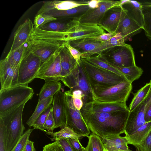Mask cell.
I'll use <instances>...</instances> for the list:
<instances>
[{
  "label": "cell",
  "mask_w": 151,
  "mask_h": 151,
  "mask_svg": "<svg viewBox=\"0 0 151 151\" xmlns=\"http://www.w3.org/2000/svg\"><path fill=\"white\" fill-rule=\"evenodd\" d=\"M82 116L90 130L101 138L124 133L128 109L111 113L92 112L83 109Z\"/></svg>",
  "instance_id": "1"
},
{
  "label": "cell",
  "mask_w": 151,
  "mask_h": 151,
  "mask_svg": "<svg viewBox=\"0 0 151 151\" xmlns=\"http://www.w3.org/2000/svg\"><path fill=\"white\" fill-rule=\"evenodd\" d=\"M67 33L34 27L27 42V50L39 57L41 64L56 51L65 46Z\"/></svg>",
  "instance_id": "2"
},
{
  "label": "cell",
  "mask_w": 151,
  "mask_h": 151,
  "mask_svg": "<svg viewBox=\"0 0 151 151\" xmlns=\"http://www.w3.org/2000/svg\"><path fill=\"white\" fill-rule=\"evenodd\" d=\"M80 63L87 77L91 88L113 86L123 81L125 78L110 71L92 64L80 58Z\"/></svg>",
  "instance_id": "3"
},
{
  "label": "cell",
  "mask_w": 151,
  "mask_h": 151,
  "mask_svg": "<svg viewBox=\"0 0 151 151\" xmlns=\"http://www.w3.org/2000/svg\"><path fill=\"white\" fill-rule=\"evenodd\" d=\"M26 103L4 113L0 114L6 129L8 151H11L24 133L25 127L22 122V113Z\"/></svg>",
  "instance_id": "4"
},
{
  "label": "cell",
  "mask_w": 151,
  "mask_h": 151,
  "mask_svg": "<svg viewBox=\"0 0 151 151\" xmlns=\"http://www.w3.org/2000/svg\"><path fill=\"white\" fill-rule=\"evenodd\" d=\"M34 90L28 86L18 85L0 91V114L16 108L31 99Z\"/></svg>",
  "instance_id": "5"
},
{
  "label": "cell",
  "mask_w": 151,
  "mask_h": 151,
  "mask_svg": "<svg viewBox=\"0 0 151 151\" xmlns=\"http://www.w3.org/2000/svg\"><path fill=\"white\" fill-rule=\"evenodd\" d=\"M132 83L125 81L110 87L91 88L93 100L101 102L126 103L132 89Z\"/></svg>",
  "instance_id": "6"
},
{
  "label": "cell",
  "mask_w": 151,
  "mask_h": 151,
  "mask_svg": "<svg viewBox=\"0 0 151 151\" xmlns=\"http://www.w3.org/2000/svg\"><path fill=\"white\" fill-rule=\"evenodd\" d=\"M100 58L110 65L121 67L136 66L134 53L131 46H116L102 52Z\"/></svg>",
  "instance_id": "7"
},
{
  "label": "cell",
  "mask_w": 151,
  "mask_h": 151,
  "mask_svg": "<svg viewBox=\"0 0 151 151\" xmlns=\"http://www.w3.org/2000/svg\"><path fill=\"white\" fill-rule=\"evenodd\" d=\"M66 116V126L73 130L76 133L84 137H87L90 133L81 115L80 111L74 106L73 97L70 91L64 93Z\"/></svg>",
  "instance_id": "8"
},
{
  "label": "cell",
  "mask_w": 151,
  "mask_h": 151,
  "mask_svg": "<svg viewBox=\"0 0 151 151\" xmlns=\"http://www.w3.org/2000/svg\"><path fill=\"white\" fill-rule=\"evenodd\" d=\"M61 81L70 88V91L80 90L83 92L85 95L84 104L93 100L89 82L80 63L69 75Z\"/></svg>",
  "instance_id": "9"
},
{
  "label": "cell",
  "mask_w": 151,
  "mask_h": 151,
  "mask_svg": "<svg viewBox=\"0 0 151 151\" xmlns=\"http://www.w3.org/2000/svg\"><path fill=\"white\" fill-rule=\"evenodd\" d=\"M41 64L39 57L29 51L27 48L26 54L19 66V84L28 86L35 78Z\"/></svg>",
  "instance_id": "10"
},
{
  "label": "cell",
  "mask_w": 151,
  "mask_h": 151,
  "mask_svg": "<svg viewBox=\"0 0 151 151\" xmlns=\"http://www.w3.org/2000/svg\"><path fill=\"white\" fill-rule=\"evenodd\" d=\"M60 50L56 51L41 64L35 78L42 79L45 81H61Z\"/></svg>",
  "instance_id": "11"
},
{
  "label": "cell",
  "mask_w": 151,
  "mask_h": 151,
  "mask_svg": "<svg viewBox=\"0 0 151 151\" xmlns=\"http://www.w3.org/2000/svg\"><path fill=\"white\" fill-rule=\"evenodd\" d=\"M151 84V80L150 82ZM151 103V86L144 100L133 110L129 112L126 124L124 133L127 137L146 123L145 115L147 109Z\"/></svg>",
  "instance_id": "12"
},
{
  "label": "cell",
  "mask_w": 151,
  "mask_h": 151,
  "mask_svg": "<svg viewBox=\"0 0 151 151\" xmlns=\"http://www.w3.org/2000/svg\"><path fill=\"white\" fill-rule=\"evenodd\" d=\"M121 0H102L97 8H90L78 19L79 23L88 25H99L106 12L114 6L120 5Z\"/></svg>",
  "instance_id": "13"
},
{
  "label": "cell",
  "mask_w": 151,
  "mask_h": 151,
  "mask_svg": "<svg viewBox=\"0 0 151 151\" xmlns=\"http://www.w3.org/2000/svg\"><path fill=\"white\" fill-rule=\"evenodd\" d=\"M125 13L120 5L113 6L106 12L99 25L109 33L116 34L119 24Z\"/></svg>",
  "instance_id": "14"
},
{
  "label": "cell",
  "mask_w": 151,
  "mask_h": 151,
  "mask_svg": "<svg viewBox=\"0 0 151 151\" xmlns=\"http://www.w3.org/2000/svg\"><path fill=\"white\" fill-rule=\"evenodd\" d=\"M19 67L14 68L5 58L0 61L1 90L12 87L19 84L18 72Z\"/></svg>",
  "instance_id": "15"
},
{
  "label": "cell",
  "mask_w": 151,
  "mask_h": 151,
  "mask_svg": "<svg viewBox=\"0 0 151 151\" xmlns=\"http://www.w3.org/2000/svg\"><path fill=\"white\" fill-rule=\"evenodd\" d=\"M106 33L99 25L79 23L73 32L67 33V41L94 37Z\"/></svg>",
  "instance_id": "16"
},
{
  "label": "cell",
  "mask_w": 151,
  "mask_h": 151,
  "mask_svg": "<svg viewBox=\"0 0 151 151\" xmlns=\"http://www.w3.org/2000/svg\"><path fill=\"white\" fill-rule=\"evenodd\" d=\"M52 110L55 122V129L66 126L65 95L64 93L60 91L54 96Z\"/></svg>",
  "instance_id": "17"
},
{
  "label": "cell",
  "mask_w": 151,
  "mask_h": 151,
  "mask_svg": "<svg viewBox=\"0 0 151 151\" xmlns=\"http://www.w3.org/2000/svg\"><path fill=\"white\" fill-rule=\"evenodd\" d=\"M82 108L94 113H111L128 109L126 103L101 102L94 100L84 104Z\"/></svg>",
  "instance_id": "18"
},
{
  "label": "cell",
  "mask_w": 151,
  "mask_h": 151,
  "mask_svg": "<svg viewBox=\"0 0 151 151\" xmlns=\"http://www.w3.org/2000/svg\"><path fill=\"white\" fill-rule=\"evenodd\" d=\"M34 28L33 24L29 19L19 26L14 33L13 43L8 54L28 42Z\"/></svg>",
  "instance_id": "19"
},
{
  "label": "cell",
  "mask_w": 151,
  "mask_h": 151,
  "mask_svg": "<svg viewBox=\"0 0 151 151\" xmlns=\"http://www.w3.org/2000/svg\"><path fill=\"white\" fill-rule=\"evenodd\" d=\"M86 4L87 1L84 0L48 1L43 4L37 14H45L53 11L67 10Z\"/></svg>",
  "instance_id": "20"
},
{
  "label": "cell",
  "mask_w": 151,
  "mask_h": 151,
  "mask_svg": "<svg viewBox=\"0 0 151 151\" xmlns=\"http://www.w3.org/2000/svg\"><path fill=\"white\" fill-rule=\"evenodd\" d=\"M142 29L138 24L127 15L126 12L119 24L116 34L120 33L125 42L140 32Z\"/></svg>",
  "instance_id": "21"
},
{
  "label": "cell",
  "mask_w": 151,
  "mask_h": 151,
  "mask_svg": "<svg viewBox=\"0 0 151 151\" xmlns=\"http://www.w3.org/2000/svg\"><path fill=\"white\" fill-rule=\"evenodd\" d=\"M121 5L127 15L136 22L143 29L144 14L142 6L138 1L122 0Z\"/></svg>",
  "instance_id": "22"
},
{
  "label": "cell",
  "mask_w": 151,
  "mask_h": 151,
  "mask_svg": "<svg viewBox=\"0 0 151 151\" xmlns=\"http://www.w3.org/2000/svg\"><path fill=\"white\" fill-rule=\"evenodd\" d=\"M101 139L104 151H132L129 148V141L125 136L114 135Z\"/></svg>",
  "instance_id": "23"
},
{
  "label": "cell",
  "mask_w": 151,
  "mask_h": 151,
  "mask_svg": "<svg viewBox=\"0 0 151 151\" xmlns=\"http://www.w3.org/2000/svg\"><path fill=\"white\" fill-rule=\"evenodd\" d=\"M127 45L125 43L124 38L121 34L120 33H117L110 40L103 42L100 46L94 50L81 54V58H88L94 54L100 55L103 51L110 47L116 46H126Z\"/></svg>",
  "instance_id": "24"
},
{
  "label": "cell",
  "mask_w": 151,
  "mask_h": 151,
  "mask_svg": "<svg viewBox=\"0 0 151 151\" xmlns=\"http://www.w3.org/2000/svg\"><path fill=\"white\" fill-rule=\"evenodd\" d=\"M90 8L88 4L65 10H55L45 13L52 17L65 20L78 18L86 12Z\"/></svg>",
  "instance_id": "25"
},
{
  "label": "cell",
  "mask_w": 151,
  "mask_h": 151,
  "mask_svg": "<svg viewBox=\"0 0 151 151\" xmlns=\"http://www.w3.org/2000/svg\"><path fill=\"white\" fill-rule=\"evenodd\" d=\"M60 55L62 68L61 80L62 78L66 77L71 73L77 66L78 63L65 46L61 49Z\"/></svg>",
  "instance_id": "26"
},
{
  "label": "cell",
  "mask_w": 151,
  "mask_h": 151,
  "mask_svg": "<svg viewBox=\"0 0 151 151\" xmlns=\"http://www.w3.org/2000/svg\"><path fill=\"white\" fill-rule=\"evenodd\" d=\"M67 41L71 46L78 50L81 54L94 50L100 46L103 42L94 40L91 38Z\"/></svg>",
  "instance_id": "27"
},
{
  "label": "cell",
  "mask_w": 151,
  "mask_h": 151,
  "mask_svg": "<svg viewBox=\"0 0 151 151\" xmlns=\"http://www.w3.org/2000/svg\"><path fill=\"white\" fill-rule=\"evenodd\" d=\"M62 87L61 83L58 81H45L39 94L38 101L40 102L50 97L54 96Z\"/></svg>",
  "instance_id": "28"
},
{
  "label": "cell",
  "mask_w": 151,
  "mask_h": 151,
  "mask_svg": "<svg viewBox=\"0 0 151 151\" xmlns=\"http://www.w3.org/2000/svg\"><path fill=\"white\" fill-rule=\"evenodd\" d=\"M151 130V121L146 122L130 135L125 137L129 144L135 146L139 145Z\"/></svg>",
  "instance_id": "29"
},
{
  "label": "cell",
  "mask_w": 151,
  "mask_h": 151,
  "mask_svg": "<svg viewBox=\"0 0 151 151\" xmlns=\"http://www.w3.org/2000/svg\"><path fill=\"white\" fill-rule=\"evenodd\" d=\"M27 47V42L11 53L8 54L5 58L11 65L15 68L19 67L26 54Z\"/></svg>",
  "instance_id": "30"
},
{
  "label": "cell",
  "mask_w": 151,
  "mask_h": 151,
  "mask_svg": "<svg viewBox=\"0 0 151 151\" xmlns=\"http://www.w3.org/2000/svg\"><path fill=\"white\" fill-rule=\"evenodd\" d=\"M111 65L122 73L125 76L127 80L132 83L139 78L143 72L142 68L136 65L127 67H121Z\"/></svg>",
  "instance_id": "31"
},
{
  "label": "cell",
  "mask_w": 151,
  "mask_h": 151,
  "mask_svg": "<svg viewBox=\"0 0 151 151\" xmlns=\"http://www.w3.org/2000/svg\"><path fill=\"white\" fill-rule=\"evenodd\" d=\"M151 86L150 82L134 94L133 98L128 107L129 112L133 110L144 100L148 94Z\"/></svg>",
  "instance_id": "32"
},
{
  "label": "cell",
  "mask_w": 151,
  "mask_h": 151,
  "mask_svg": "<svg viewBox=\"0 0 151 151\" xmlns=\"http://www.w3.org/2000/svg\"><path fill=\"white\" fill-rule=\"evenodd\" d=\"M54 96H52L38 102L35 110L26 122L30 127H32L34 123L39 116L52 104Z\"/></svg>",
  "instance_id": "33"
},
{
  "label": "cell",
  "mask_w": 151,
  "mask_h": 151,
  "mask_svg": "<svg viewBox=\"0 0 151 151\" xmlns=\"http://www.w3.org/2000/svg\"><path fill=\"white\" fill-rule=\"evenodd\" d=\"M60 128V130L56 132H49L45 130L44 132H45L46 134L50 135L54 138H71L78 142H80L79 138L83 137L76 133L73 130L66 126L61 127Z\"/></svg>",
  "instance_id": "34"
},
{
  "label": "cell",
  "mask_w": 151,
  "mask_h": 151,
  "mask_svg": "<svg viewBox=\"0 0 151 151\" xmlns=\"http://www.w3.org/2000/svg\"><path fill=\"white\" fill-rule=\"evenodd\" d=\"M84 59L92 64L113 72L127 79L125 76L122 73L102 59L98 55H93L90 58Z\"/></svg>",
  "instance_id": "35"
},
{
  "label": "cell",
  "mask_w": 151,
  "mask_h": 151,
  "mask_svg": "<svg viewBox=\"0 0 151 151\" xmlns=\"http://www.w3.org/2000/svg\"><path fill=\"white\" fill-rule=\"evenodd\" d=\"M88 139V143L85 148L86 151H103V143L101 138L92 133L87 136Z\"/></svg>",
  "instance_id": "36"
},
{
  "label": "cell",
  "mask_w": 151,
  "mask_h": 151,
  "mask_svg": "<svg viewBox=\"0 0 151 151\" xmlns=\"http://www.w3.org/2000/svg\"><path fill=\"white\" fill-rule=\"evenodd\" d=\"M52 105H51L39 116L32 125L34 129L44 131V125L52 109Z\"/></svg>",
  "instance_id": "37"
},
{
  "label": "cell",
  "mask_w": 151,
  "mask_h": 151,
  "mask_svg": "<svg viewBox=\"0 0 151 151\" xmlns=\"http://www.w3.org/2000/svg\"><path fill=\"white\" fill-rule=\"evenodd\" d=\"M34 129L29 128L23 134L16 145L11 151H23L27 143L29 140V138Z\"/></svg>",
  "instance_id": "38"
},
{
  "label": "cell",
  "mask_w": 151,
  "mask_h": 151,
  "mask_svg": "<svg viewBox=\"0 0 151 151\" xmlns=\"http://www.w3.org/2000/svg\"><path fill=\"white\" fill-rule=\"evenodd\" d=\"M57 19V18L48 14H37L35 18L34 27L36 28H39L50 22L55 21Z\"/></svg>",
  "instance_id": "39"
},
{
  "label": "cell",
  "mask_w": 151,
  "mask_h": 151,
  "mask_svg": "<svg viewBox=\"0 0 151 151\" xmlns=\"http://www.w3.org/2000/svg\"><path fill=\"white\" fill-rule=\"evenodd\" d=\"M0 151H8L6 139V129L4 121L0 118Z\"/></svg>",
  "instance_id": "40"
},
{
  "label": "cell",
  "mask_w": 151,
  "mask_h": 151,
  "mask_svg": "<svg viewBox=\"0 0 151 151\" xmlns=\"http://www.w3.org/2000/svg\"><path fill=\"white\" fill-rule=\"evenodd\" d=\"M143 14L144 24L143 29L146 37L151 40V15Z\"/></svg>",
  "instance_id": "41"
},
{
  "label": "cell",
  "mask_w": 151,
  "mask_h": 151,
  "mask_svg": "<svg viewBox=\"0 0 151 151\" xmlns=\"http://www.w3.org/2000/svg\"><path fill=\"white\" fill-rule=\"evenodd\" d=\"M136 146L138 147L142 151H151V130L140 143Z\"/></svg>",
  "instance_id": "42"
},
{
  "label": "cell",
  "mask_w": 151,
  "mask_h": 151,
  "mask_svg": "<svg viewBox=\"0 0 151 151\" xmlns=\"http://www.w3.org/2000/svg\"><path fill=\"white\" fill-rule=\"evenodd\" d=\"M55 127V122L51 109L44 125V128L48 132H52Z\"/></svg>",
  "instance_id": "43"
},
{
  "label": "cell",
  "mask_w": 151,
  "mask_h": 151,
  "mask_svg": "<svg viewBox=\"0 0 151 151\" xmlns=\"http://www.w3.org/2000/svg\"><path fill=\"white\" fill-rule=\"evenodd\" d=\"M50 139L52 141H56L58 143L64 151H73L67 138H53Z\"/></svg>",
  "instance_id": "44"
},
{
  "label": "cell",
  "mask_w": 151,
  "mask_h": 151,
  "mask_svg": "<svg viewBox=\"0 0 151 151\" xmlns=\"http://www.w3.org/2000/svg\"><path fill=\"white\" fill-rule=\"evenodd\" d=\"M65 46L69 50L70 54L78 63H79L81 53L77 49L71 46L67 41Z\"/></svg>",
  "instance_id": "45"
},
{
  "label": "cell",
  "mask_w": 151,
  "mask_h": 151,
  "mask_svg": "<svg viewBox=\"0 0 151 151\" xmlns=\"http://www.w3.org/2000/svg\"><path fill=\"white\" fill-rule=\"evenodd\" d=\"M67 139L73 151H86L85 148L82 146L80 142L73 138Z\"/></svg>",
  "instance_id": "46"
},
{
  "label": "cell",
  "mask_w": 151,
  "mask_h": 151,
  "mask_svg": "<svg viewBox=\"0 0 151 151\" xmlns=\"http://www.w3.org/2000/svg\"><path fill=\"white\" fill-rule=\"evenodd\" d=\"M42 151H64L61 146L56 142L48 144L43 147Z\"/></svg>",
  "instance_id": "47"
},
{
  "label": "cell",
  "mask_w": 151,
  "mask_h": 151,
  "mask_svg": "<svg viewBox=\"0 0 151 151\" xmlns=\"http://www.w3.org/2000/svg\"><path fill=\"white\" fill-rule=\"evenodd\" d=\"M116 34L109 32L105 33L98 36L92 38L91 39L95 40L104 42L109 40Z\"/></svg>",
  "instance_id": "48"
},
{
  "label": "cell",
  "mask_w": 151,
  "mask_h": 151,
  "mask_svg": "<svg viewBox=\"0 0 151 151\" xmlns=\"http://www.w3.org/2000/svg\"><path fill=\"white\" fill-rule=\"evenodd\" d=\"M73 102L76 108L78 110L80 111L84 105L82 99L79 98H73Z\"/></svg>",
  "instance_id": "49"
},
{
  "label": "cell",
  "mask_w": 151,
  "mask_h": 151,
  "mask_svg": "<svg viewBox=\"0 0 151 151\" xmlns=\"http://www.w3.org/2000/svg\"><path fill=\"white\" fill-rule=\"evenodd\" d=\"M34 143L33 142L28 140L23 151H35Z\"/></svg>",
  "instance_id": "50"
},
{
  "label": "cell",
  "mask_w": 151,
  "mask_h": 151,
  "mask_svg": "<svg viewBox=\"0 0 151 151\" xmlns=\"http://www.w3.org/2000/svg\"><path fill=\"white\" fill-rule=\"evenodd\" d=\"M102 0H92L88 1V5L92 9L97 8L99 7V3Z\"/></svg>",
  "instance_id": "51"
},
{
  "label": "cell",
  "mask_w": 151,
  "mask_h": 151,
  "mask_svg": "<svg viewBox=\"0 0 151 151\" xmlns=\"http://www.w3.org/2000/svg\"><path fill=\"white\" fill-rule=\"evenodd\" d=\"M145 120L146 122L151 121V103L147 109L145 115Z\"/></svg>",
  "instance_id": "52"
},
{
  "label": "cell",
  "mask_w": 151,
  "mask_h": 151,
  "mask_svg": "<svg viewBox=\"0 0 151 151\" xmlns=\"http://www.w3.org/2000/svg\"><path fill=\"white\" fill-rule=\"evenodd\" d=\"M143 14L151 15V6H142Z\"/></svg>",
  "instance_id": "53"
},
{
  "label": "cell",
  "mask_w": 151,
  "mask_h": 151,
  "mask_svg": "<svg viewBox=\"0 0 151 151\" xmlns=\"http://www.w3.org/2000/svg\"><path fill=\"white\" fill-rule=\"evenodd\" d=\"M142 6H151V0L138 1Z\"/></svg>",
  "instance_id": "54"
},
{
  "label": "cell",
  "mask_w": 151,
  "mask_h": 151,
  "mask_svg": "<svg viewBox=\"0 0 151 151\" xmlns=\"http://www.w3.org/2000/svg\"><path fill=\"white\" fill-rule=\"evenodd\" d=\"M137 149L138 151H142L137 146H135Z\"/></svg>",
  "instance_id": "55"
},
{
  "label": "cell",
  "mask_w": 151,
  "mask_h": 151,
  "mask_svg": "<svg viewBox=\"0 0 151 151\" xmlns=\"http://www.w3.org/2000/svg\"></svg>",
  "instance_id": "56"
}]
</instances>
